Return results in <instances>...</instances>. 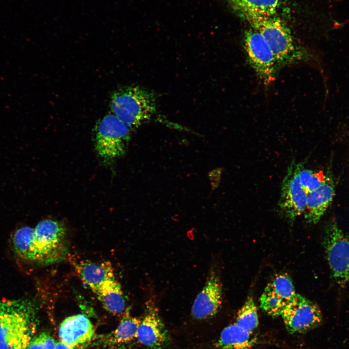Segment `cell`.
I'll list each match as a JSON object with an SVG mask.
<instances>
[{
  "mask_svg": "<svg viewBox=\"0 0 349 349\" xmlns=\"http://www.w3.org/2000/svg\"><path fill=\"white\" fill-rule=\"evenodd\" d=\"M249 23L264 37L280 67L311 60L310 53L296 42L289 28L277 16L258 18Z\"/></svg>",
  "mask_w": 349,
  "mask_h": 349,
  "instance_id": "3",
  "label": "cell"
},
{
  "mask_svg": "<svg viewBox=\"0 0 349 349\" xmlns=\"http://www.w3.org/2000/svg\"><path fill=\"white\" fill-rule=\"evenodd\" d=\"M37 313L36 304L29 299L0 300V349H28Z\"/></svg>",
  "mask_w": 349,
  "mask_h": 349,
  "instance_id": "2",
  "label": "cell"
},
{
  "mask_svg": "<svg viewBox=\"0 0 349 349\" xmlns=\"http://www.w3.org/2000/svg\"><path fill=\"white\" fill-rule=\"evenodd\" d=\"M95 334L94 326L83 314L65 318L60 324L58 335L60 341L71 346L88 345Z\"/></svg>",
  "mask_w": 349,
  "mask_h": 349,
  "instance_id": "12",
  "label": "cell"
},
{
  "mask_svg": "<svg viewBox=\"0 0 349 349\" xmlns=\"http://www.w3.org/2000/svg\"><path fill=\"white\" fill-rule=\"evenodd\" d=\"M130 128L113 114L105 116L96 127L95 146L106 160L123 156L130 137Z\"/></svg>",
  "mask_w": 349,
  "mask_h": 349,
  "instance_id": "5",
  "label": "cell"
},
{
  "mask_svg": "<svg viewBox=\"0 0 349 349\" xmlns=\"http://www.w3.org/2000/svg\"><path fill=\"white\" fill-rule=\"evenodd\" d=\"M233 10L248 22L277 15L283 0H227Z\"/></svg>",
  "mask_w": 349,
  "mask_h": 349,
  "instance_id": "14",
  "label": "cell"
},
{
  "mask_svg": "<svg viewBox=\"0 0 349 349\" xmlns=\"http://www.w3.org/2000/svg\"><path fill=\"white\" fill-rule=\"evenodd\" d=\"M300 163H297L293 159L288 167L278 202L280 210L291 222L303 213L306 206L307 194L299 176Z\"/></svg>",
  "mask_w": 349,
  "mask_h": 349,
  "instance_id": "9",
  "label": "cell"
},
{
  "mask_svg": "<svg viewBox=\"0 0 349 349\" xmlns=\"http://www.w3.org/2000/svg\"><path fill=\"white\" fill-rule=\"evenodd\" d=\"M323 246L334 281L344 286L349 282V237L332 221L326 228Z\"/></svg>",
  "mask_w": 349,
  "mask_h": 349,
  "instance_id": "7",
  "label": "cell"
},
{
  "mask_svg": "<svg viewBox=\"0 0 349 349\" xmlns=\"http://www.w3.org/2000/svg\"><path fill=\"white\" fill-rule=\"evenodd\" d=\"M334 184L332 177L326 175L325 182L307 194L304 217L308 223H317L324 215L334 195Z\"/></svg>",
  "mask_w": 349,
  "mask_h": 349,
  "instance_id": "13",
  "label": "cell"
},
{
  "mask_svg": "<svg viewBox=\"0 0 349 349\" xmlns=\"http://www.w3.org/2000/svg\"><path fill=\"white\" fill-rule=\"evenodd\" d=\"M141 320L131 316L127 310L117 328L107 335L103 339L104 345L107 346H119L136 338Z\"/></svg>",
  "mask_w": 349,
  "mask_h": 349,
  "instance_id": "18",
  "label": "cell"
},
{
  "mask_svg": "<svg viewBox=\"0 0 349 349\" xmlns=\"http://www.w3.org/2000/svg\"><path fill=\"white\" fill-rule=\"evenodd\" d=\"M110 107L112 114L130 128L150 120L157 112L154 94L139 86H126L115 91Z\"/></svg>",
  "mask_w": 349,
  "mask_h": 349,
  "instance_id": "4",
  "label": "cell"
},
{
  "mask_svg": "<svg viewBox=\"0 0 349 349\" xmlns=\"http://www.w3.org/2000/svg\"><path fill=\"white\" fill-rule=\"evenodd\" d=\"M94 293L104 308L113 315L124 312L126 301L121 285L115 277L103 282Z\"/></svg>",
  "mask_w": 349,
  "mask_h": 349,
  "instance_id": "16",
  "label": "cell"
},
{
  "mask_svg": "<svg viewBox=\"0 0 349 349\" xmlns=\"http://www.w3.org/2000/svg\"><path fill=\"white\" fill-rule=\"evenodd\" d=\"M66 228L58 221L46 219L34 228L17 229L12 238L16 254L28 261L51 264L62 260L67 254Z\"/></svg>",
  "mask_w": 349,
  "mask_h": 349,
  "instance_id": "1",
  "label": "cell"
},
{
  "mask_svg": "<svg viewBox=\"0 0 349 349\" xmlns=\"http://www.w3.org/2000/svg\"><path fill=\"white\" fill-rule=\"evenodd\" d=\"M265 288L286 302L296 294L292 280L285 273L274 275Z\"/></svg>",
  "mask_w": 349,
  "mask_h": 349,
  "instance_id": "20",
  "label": "cell"
},
{
  "mask_svg": "<svg viewBox=\"0 0 349 349\" xmlns=\"http://www.w3.org/2000/svg\"><path fill=\"white\" fill-rule=\"evenodd\" d=\"M115 349H126V348L124 345H122L118 346Z\"/></svg>",
  "mask_w": 349,
  "mask_h": 349,
  "instance_id": "25",
  "label": "cell"
},
{
  "mask_svg": "<svg viewBox=\"0 0 349 349\" xmlns=\"http://www.w3.org/2000/svg\"><path fill=\"white\" fill-rule=\"evenodd\" d=\"M288 302L283 300L266 288H265L260 298V308L268 315L272 317L281 316L283 310Z\"/></svg>",
  "mask_w": 349,
  "mask_h": 349,
  "instance_id": "21",
  "label": "cell"
},
{
  "mask_svg": "<svg viewBox=\"0 0 349 349\" xmlns=\"http://www.w3.org/2000/svg\"><path fill=\"white\" fill-rule=\"evenodd\" d=\"M87 345L71 346L59 341L56 342L55 349H85Z\"/></svg>",
  "mask_w": 349,
  "mask_h": 349,
  "instance_id": "24",
  "label": "cell"
},
{
  "mask_svg": "<svg viewBox=\"0 0 349 349\" xmlns=\"http://www.w3.org/2000/svg\"><path fill=\"white\" fill-rule=\"evenodd\" d=\"M280 317L290 333L308 332L322 322V313L317 305L298 293L288 301Z\"/></svg>",
  "mask_w": 349,
  "mask_h": 349,
  "instance_id": "8",
  "label": "cell"
},
{
  "mask_svg": "<svg viewBox=\"0 0 349 349\" xmlns=\"http://www.w3.org/2000/svg\"><path fill=\"white\" fill-rule=\"evenodd\" d=\"M222 286L217 273L211 270L206 284L196 297L191 313L197 319L202 320L214 316L222 303Z\"/></svg>",
  "mask_w": 349,
  "mask_h": 349,
  "instance_id": "10",
  "label": "cell"
},
{
  "mask_svg": "<svg viewBox=\"0 0 349 349\" xmlns=\"http://www.w3.org/2000/svg\"><path fill=\"white\" fill-rule=\"evenodd\" d=\"M136 338L141 344L154 349L162 347L167 341V330L158 308L151 300L146 303L145 314L138 327Z\"/></svg>",
  "mask_w": 349,
  "mask_h": 349,
  "instance_id": "11",
  "label": "cell"
},
{
  "mask_svg": "<svg viewBox=\"0 0 349 349\" xmlns=\"http://www.w3.org/2000/svg\"><path fill=\"white\" fill-rule=\"evenodd\" d=\"M56 342L48 333L42 332L32 338L28 349H55Z\"/></svg>",
  "mask_w": 349,
  "mask_h": 349,
  "instance_id": "23",
  "label": "cell"
},
{
  "mask_svg": "<svg viewBox=\"0 0 349 349\" xmlns=\"http://www.w3.org/2000/svg\"><path fill=\"white\" fill-rule=\"evenodd\" d=\"M75 269L81 281L94 292L103 282L115 277L109 262L96 263L83 260L76 263Z\"/></svg>",
  "mask_w": 349,
  "mask_h": 349,
  "instance_id": "15",
  "label": "cell"
},
{
  "mask_svg": "<svg viewBox=\"0 0 349 349\" xmlns=\"http://www.w3.org/2000/svg\"><path fill=\"white\" fill-rule=\"evenodd\" d=\"M235 323L252 333L257 328L259 321L256 306L251 296H249L239 310Z\"/></svg>",
  "mask_w": 349,
  "mask_h": 349,
  "instance_id": "19",
  "label": "cell"
},
{
  "mask_svg": "<svg viewBox=\"0 0 349 349\" xmlns=\"http://www.w3.org/2000/svg\"><path fill=\"white\" fill-rule=\"evenodd\" d=\"M250 333L235 323L222 331L216 344L218 349H251L255 340Z\"/></svg>",
  "mask_w": 349,
  "mask_h": 349,
  "instance_id": "17",
  "label": "cell"
},
{
  "mask_svg": "<svg viewBox=\"0 0 349 349\" xmlns=\"http://www.w3.org/2000/svg\"><path fill=\"white\" fill-rule=\"evenodd\" d=\"M299 176L300 182L307 194L318 188L326 179V175L322 171L305 169L303 162L300 163Z\"/></svg>",
  "mask_w": 349,
  "mask_h": 349,
  "instance_id": "22",
  "label": "cell"
},
{
  "mask_svg": "<svg viewBox=\"0 0 349 349\" xmlns=\"http://www.w3.org/2000/svg\"><path fill=\"white\" fill-rule=\"evenodd\" d=\"M243 47L248 63L259 79L265 85L274 81L280 66L260 32L252 27L246 31Z\"/></svg>",
  "mask_w": 349,
  "mask_h": 349,
  "instance_id": "6",
  "label": "cell"
}]
</instances>
